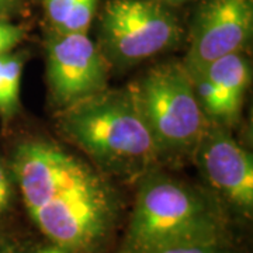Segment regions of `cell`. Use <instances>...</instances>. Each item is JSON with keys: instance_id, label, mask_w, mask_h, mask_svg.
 <instances>
[{"instance_id": "obj_16", "label": "cell", "mask_w": 253, "mask_h": 253, "mask_svg": "<svg viewBox=\"0 0 253 253\" xmlns=\"http://www.w3.org/2000/svg\"><path fill=\"white\" fill-rule=\"evenodd\" d=\"M17 0H0V17H3L7 11L16 6Z\"/></svg>"}, {"instance_id": "obj_4", "label": "cell", "mask_w": 253, "mask_h": 253, "mask_svg": "<svg viewBox=\"0 0 253 253\" xmlns=\"http://www.w3.org/2000/svg\"><path fill=\"white\" fill-rule=\"evenodd\" d=\"M128 91L161 154L194 151L208 128L207 117L183 63L155 66Z\"/></svg>"}, {"instance_id": "obj_3", "label": "cell", "mask_w": 253, "mask_h": 253, "mask_svg": "<svg viewBox=\"0 0 253 253\" xmlns=\"http://www.w3.org/2000/svg\"><path fill=\"white\" fill-rule=\"evenodd\" d=\"M61 129L101 168L117 174L145 173L161 151L129 91H100L65 107Z\"/></svg>"}, {"instance_id": "obj_8", "label": "cell", "mask_w": 253, "mask_h": 253, "mask_svg": "<svg viewBox=\"0 0 253 253\" xmlns=\"http://www.w3.org/2000/svg\"><path fill=\"white\" fill-rule=\"evenodd\" d=\"M252 36L249 0H207L196 16L189 54L183 65L200 68L238 52Z\"/></svg>"}, {"instance_id": "obj_19", "label": "cell", "mask_w": 253, "mask_h": 253, "mask_svg": "<svg viewBox=\"0 0 253 253\" xmlns=\"http://www.w3.org/2000/svg\"><path fill=\"white\" fill-rule=\"evenodd\" d=\"M162 1H170V3H180V1H186V0H162Z\"/></svg>"}, {"instance_id": "obj_18", "label": "cell", "mask_w": 253, "mask_h": 253, "mask_svg": "<svg viewBox=\"0 0 253 253\" xmlns=\"http://www.w3.org/2000/svg\"><path fill=\"white\" fill-rule=\"evenodd\" d=\"M36 253H68V252H66V251H63L62 248H59V246H56V245L51 244L49 246H46V248H42V249L37 251Z\"/></svg>"}, {"instance_id": "obj_20", "label": "cell", "mask_w": 253, "mask_h": 253, "mask_svg": "<svg viewBox=\"0 0 253 253\" xmlns=\"http://www.w3.org/2000/svg\"><path fill=\"white\" fill-rule=\"evenodd\" d=\"M1 241H3V239H1V232H0V242H1Z\"/></svg>"}, {"instance_id": "obj_10", "label": "cell", "mask_w": 253, "mask_h": 253, "mask_svg": "<svg viewBox=\"0 0 253 253\" xmlns=\"http://www.w3.org/2000/svg\"><path fill=\"white\" fill-rule=\"evenodd\" d=\"M24 56L9 54L0 56V114L13 117L20 109V86Z\"/></svg>"}, {"instance_id": "obj_2", "label": "cell", "mask_w": 253, "mask_h": 253, "mask_svg": "<svg viewBox=\"0 0 253 253\" xmlns=\"http://www.w3.org/2000/svg\"><path fill=\"white\" fill-rule=\"evenodd\" d=\"M228 242L222 206L161 174L144 177L118 253H158L177 246Z\"/></svg>"}, {"instance_id": "obj_11", "label": "cell", "mask_w": 253, "mask_h": 253, "mask_svg": "<svg viewBox=\"0 0 253 253\" xmlns=\"http://www.w3.org/2000/svg\"><path fill=\"white\" fill-rule=\"evenodd\" d=\"M97 0H76L66 21L58 33H87L96 13Z\"/></svg>"}, {"instance_id": "obj_14", "label": "cell", "mask_w": 253, "mask_h": 253, "mask_svg": "<svg viewBox=\"0 0 253 253\" xmlns=\"http://www.w3.org/2000/svg\"><path fill=\"white\" fill-rule=\"evenodd\" d=\"M14 200V180L6 165L0 159V215L6 214L11 208Z\"/></svg>"}, {"instance_id": "obj_6", "label": "cell", "mask_w": 253, "mask_h": 253, "mask_svg": "<svg viewBox=\"0 0 253 253\" xmlns=\"http://www.w3.org/2000/svg\"><path fill=\"white\" fill-rule=\"evenodd\" d=\"M46 76L54 100L65 107L106 89L107 65L87 33H58L48 42Z\"/></svg>"}, {"instance_id": "obj_12", "label": "cell", "mask_w": 253, "mask_h": 253, "mask_svg": "<svg viewBox=\"0 0 253 253\" xmlns=\"http://www.w3.org/2000/svg\"><path fill=\"white\" fill-rule=\"evenodd\" d=\"M24 28L0 17V56L11 52V49L24 40Z\"/></svg>"}, {"instance_id": "obj_7", "label": "cell", "mask_w": 253, "mask_h": 253, "mask_svg": "<svg viewBox=\"0 0 253 253\" xmlns=\"http://www.w3.org/2000/svg\"><path fill=\"white\" fill-rule=\"evenodd\" d=\"M204 179L228 206L245 217L253 211L252 156L221 128H207L194 148Z\"/></svg>"}, {"instance_id": "obj_1", "label": "cell", "mask_w": 253, "mask_h": 253, "mask_svg": "<svg viewBox=\"0 0 253 253\" xmlns=\"http://www.w3.org/2000/svg\"><path fill=\"white\" fill-rule=\"evenodd\" d=\"M11 174L28 215L68 253H103L118 222L116 190L96 169L48 141H26Z\"/></svg>"}, {"instance_id": "obj_13", "label": "cell", "mask_w": 253, "mask_h": 253, "mask_svg": "<svg viewBox=\"0 0 253 253\" xmlns=\"http://www.w3.org/2000/svg\"><path fill=\"white\" fill-rule=\"evenodd\" d=\"M75 3L76 0H44L46 16L56 31L61 30Z\"/></svg>"}, {"instance_id": "obj_9", "label": "cell", "mask_w": 253, "mask_h": 253, "mask_svg": "<svg viewBox=\"0 0 253 253\" xmlns=\"http://www.w3.org/2000/svg\"><path fill=\"white\" fill-rule=\"evenodd\" d=\"M187 69H197L207 75L224 99L228 118H235L251 82V68L245 55L238 51L224 55L204 66Z\"/></svg>"}, {"instance_id": "obj_5", "label": "cell", "mask_w": 253, "mask_h": 253, "mask_svg": "<svg viewBox=\"0 0 253 253\" xmlns=\"http://www.w3.org/2000/svg\"><path fill=\"white\" fill-rule=\"evenodd\" d=\"M104 51L121 65L144 61L179 40L172 13L152 0H109L101 16Z\"/></svg>"}, {"instance_id": "obj_17", "label": "cell", "mask_w": 253, "mask_h": 253, "mask_svg": "<svg viewBox=\"0 0 253 253\" xmlns=\"http://www.w3.org/2000/svg\"><path fill=\"white\" fill-rule=\"evenodd\" d=\"M0 253H23V252L18 249L17 246H14V245L7 244V242L1 241V242H0Z\"/></svg>"}, {"instance_id": "obj_15", "label": "cell", "mask_w": 253, "mask_h": 253, "mask_svg": "<svg viewBox=\"0 0 253 253\" xmlns=\"http://www.w3.org/2000/svg\"><path fill=\"white\" fill-rule=\"evenodd\" d=\"M158 253H235L228 242H214V244H199L177 246L166 249Z\"/></svg>"}]
</instances>
